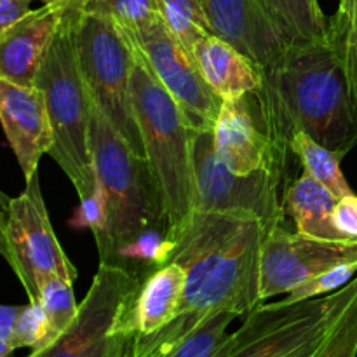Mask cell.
<instances>
[{
    "label": "cell",
    "instance_id": "6da1fadb",
    "mask_svg": "<svg viewBox=\"0 0 357 357\" xmlns=\"http://www.w3.org/2000/svg\"><path fill=\"white\" fill-rule=\"evenodd\" d=\"M267 232L257 218L195 211L171 260L187 271L180 309L162 330L136 338L135 357H167L209 317L246 316L260 305V255Z\"/></svg>",
    "mask_w": 357,
    "mask_h": 357
},
{
    "label": "cell",
    "instance_id": "7a4b0ae2",
    "mask_svg": "<svg viewBox=\"0 0 357 357\" xmlns=\"http://www.w3.org/2000/svg\"><path fill=\"white\" fill-rule=\"evenodd\" d=\"M261 72L253 93L258 119L286 159L289 142L305 132L344 159L357 146V94L331 35L324 42L286 49Z\"/></svg>",
    "mask_w": 357,
    "mask_h": 357
},
{
    "label": "cell",
    "instance_id": "3957f363",
    "mask_svg": "<svg viewBox=\"0 0 357 357\" xmlns=\"http://www.w3.org/2000/svg\"><path fill=\"white\" fill-rule=\"evenodd\" d=\"M131 93L145 157L162 197L169 232L178 239L195 211L192 128L181 107L157 80L136 44Z\"/></svg>",
    "mask_w": 357,
    "mask_h": 357
},
{
    "label": "cell",
    "instance_id": "277c9868",
    "mask_svg": "<svg viewBox=\"0 0 357 357\" xmlns=\"http://www.w3.org/2000/svg\"><path fill=\"white\" fill-rule=\"evenodd\" d=\"M84 7L70 9L40 66L35 87L42 91L54 131L49 155L70 178L79 199L87 197L96 185L91 153L89 96L77 52V17Z\"/></svg>",
    "mask_w": 357,
    "mask_h": 357
},
{
    "label": "cell",
    "instance_id": "5b68a950",
    "mask_svg": "<svg viewBox=\"0 0 357 357\" xmlns=\"http://www.w3.org/2000/svg\"><path fill=\"white\" fill-rule=\"evenodd\" d=\"M91 153L108 201L107 241L98 250L100 264H110L119 250L145 230L166 227L167 218L150 164L138 155L93 101Z\"/></svg>",
    "mask_w": 357,
    "mask_h": 357
},
{
    "label": "cell",
    "instance_id": "8992f818",
    "mask_svg": "<svg viewBox=\"0 0 357 357\" xmlns=\"http://www.w3.org/2000/svg\"><path fill=\"white\" fill-rule=\"evenodd\" d=\"M357 289V275L338 291L300 302L260 303L216 357H317Z\"/></svg>",
    "mask_w": 357,
    "mask_h": 357
},
{
    "label": "cell",
    "instance_id": "52a82bcc",
    "mask_svg": "<svg viewBox=\"0 0 357 357\" xmlns=\"http://www.w3.org/2000/svg\"><path fill=\"white\" fill-rule=\"evenodd\" d=\"M77 52L91 100L126 143L145 157L131 93L135 68L131 37L108 16L84 7L77 17Z\"/></svg>",
    "mask_w": 357,
    "mask_h": 357
},
{
    "label": "cell",
    "instance_id": "ba28073f",
    "mask_svg": "<svg viewBox=\"0 0 357 357\" xmlns=\"http://www.w3.org/2000/svg\"><path fill=\"white\" fill-rule=\"evenodd\" d=\"M142 282L117 265L100 264L72 326L51 347L26 357H135L132 305Z\"/></svg>",
    "mask_w": 357,
    "mask_h": 357
},
{
    "label": "cell",
    "instance_id": "9c48e42d",
    "mask_svg": "<svg viewBox=\"0 0 357 357\" xmlns=\"http://www.w3.org/2000/svg\"><path fill=\"white\" fill-rule=\"evenodd\" d=\"M0 251L30 302H38L42 286L49 279L75 281L79 275L51 225L38 173L26 180L17 197L2 194Z\"/></svg>",
    "mask_w": 357,
    "mask_h": 357
},
{
    "label": "cell",
    "instance_id": "30bf717a",
    "mask_svg": "<svg viewBox=\"0 0 357 357\" xmlns=\"http://www.w3.org/2000/svg\"><path fill=\"white\" fill-rule=\"evenodd\" d=\"M195 211L257 218L267 230L282 227L284 202L279 199L282 174L258 171L237 174L220 159L213 131L192 128ZM194 211V213H195Z\"/></svg>",
    "mask_w": 357,
    "mask_h": 357
},
{
    "label": "cell",
    "instance_id": "8fae6325",
    "mask_svg": "<svg viewBox=\"0 0 357 357\" xmlns=\"http://www.w3.org/2000/svg\"><path fill=\"white\" fill-rule=\"evenodd\" d=\"M164 89L176 100L194 129L213 131L223 100L206 82L194 56L181 45L162 20L128 33Z\"/></svg>",
    "mask_w": 357,
    "mask_h": 357
},
{
    "label": "cell",
    "instance_id": "7c38bea8",
    "mask_svg": "<svg viewBox=\"0 0 357 357\" xmlns=\"http://www.w3.org/2000/svg\"><path fill=\"white\" fill-rule=\"evenodd\" d=\"M357 261V241L317 239L282 227L267 232L260 255V300L291 293L342 264Z\"/></svg>",
    "mask_w": 357,
    "mask_h": 357
},
{
    "label": "cell",
    "instance_id": "4fadbf2b",
    "mask_svg": "<svg viewBox=\"0 0 357 357\" xmlns=\"http://www.w3.org/2000/svg\"><path fill=\"white\" fill-rule=\"evenodd\" d=\"M213 138L216 153L234 173L272 171L284 176L286 159L265 132L251 94L223 101Z\"/></svg>",
    "mask_w": 357,
    "mask_h": 357
},
{
    "label": "cell",
    "instance_id": "5bb4252c",
    "mask_svg": "<svg viewBox=\"0 0 357 357\" xmlns=\"http://www.w3.org/2000/svg\"><path fill=\"white\" fill-rule=\"evenodd\" d=\"M0 121L24 180H30L38 173L42 155L51 152L54 145V131L42 91L0 79Z\"/></svg>",
    "mask_w": 357,
    "mask_h": 357
},
{
    "label": "cell",
    "instance_id": "9a60e30c",
    "mask_svg": "<svg viewBox=\"0 0 357 357\" xmlns=\"http://www.w3.org/2000/svg\"><path fill=\"white\" fill-rule=\"evenodd\" d=\"M211 33L265 68L284 54L286 47L265 14L260 0H202Z\"/></svg>",
    "mask_w": 357,
    "mask_h": 357
},
{
    "label": "cell",
    "instance_id": "2e32d148",
    "mask_svg": "<svg viewBox=\"0 0 357 357\" xmlns=\"http://www.w3.org/2000/svg\"><path fill=\"white\" fill-rule=\"evenodd\" d=\"M70 9L72 7L42 6L0 33V79L33 87L42 63Z\"/></svg>",
    "mask_w": 357,
    "mask_h": 357
},
{
    "label": "cell",
    "instance_id": "e0dca14e",
    "mask_svg": "<svg viewBox=\"0 0 357 357\" xmlns=\"http://www.w3.org/2000/svg\"><path fill=\"white\" fill-rule=\"evenodd\" d=\"M194 59L206 82L223 101L237 100L260 89V68L216 35H206L195 45Z\"/></svg>",
    "mask_w": 357,
    "mask_h": 357
},
{
    "label": "cell",
    "instance_id": "ac0fdd59",
    "mask_svg": "<svg viewBox=\"0 0 357 357\" xmlns=\"http://www.w3.org/2000/svg\"><path fill=\"white\" fill-rule=\"evenodd\" d=\"M185 282L187 271L176 261L164 265L143 279L132 305V324L138 337L157 333L176 317Z\"/></svg>",
    "mask_w": 357,
    "mask_h": 357
},
{
    "label": "cell",
    "instance_id": "d6986e66",
    "mask_svg": "<svg viewBox=\"0 0 357 357\" xmlns=\"http://www.w3.org/2000/svg\"><path fill=\"white\" fill-rule=\"evenodd\" d=\"M337 201L338 199L324 185L305 171L286 188L282 197L284 211L295 222L296 232L328 241L342 239L333 223Z\"/></svg>",
    "mask_w": 357,
    "mask_h": 357
},
{
    "label": "cell",
    "instance_id": "ffe728a7",
    "mask_svg": "<svg viewBox=\"0 0 357 357\" xmlns=\"http://www.w3.org/2000/svg\"><path fill=\"white\" fill-rule=\"evenodd\" d=\"M260 3L286 49L330 38V17L324 16L317 0H260Z\"/></svg>",
    "mask_w": 357,
    "mask_h": 357
},
{
    "label": "cell",
    "instance_id": "44dd1931",
    "mask_svg": "<svg viewBox=\"0 0 357 357\" xmlns=\"http://www.w3.org/2000/svg\"><path fill=\"white\" fill-rule=\"evenodd\" d=\"M176 246L178 241L171 236L169 229L157 227L145 230L138 237L126 243L107 265H117L136 278L145 279L152 272L171 264Z\"/></svg>",
    "mask_w": 357,
    "mask_h": 357
},
{
    "label": "cell",
    "instance_id": "7402d4cb",
    "mask_svg": "<svg viewBox=\"0 0 357 357\" xmlns=\"http://www.w3.org/2000/svg\"><path fill=\"white\" fill-rule=\"evenodd\" d=\"M289 152L298 157L305 173L316 178L337 199L354 194L340 169L342 157L317 143L309 135L296 132L289 142Z\"/></svg>",
    "mask_w": 357,
    "mask_h": 357
},
{
    "label": "cell",
    "instance_id": "603a6c76",
    "mask_svg": "<svg viewBox=\"0 0 357 357\" xmlns=\"http://www.w3.org/2000/svg\"><path fill=\"white\" fill-rule=\"evenodd\" d=\"M160 16L171 33L194 56V49L206 35H211L202 0H157Z\"/></svg>",
    "mask_w": 357,
    "mask_h": 357
},
{
    "label": "cell",
    "instance_id": "cb8c5ba5",
    "mask_svg": "<svg viewBox=\"0 0 357 357\" xmlns=\"http://www.w3.org/2000/svg\"><path fill=\"white\" fill-rule=\"evenodd\" d=\"M38 303L44 309L49 323V333L54 344L73 324L79 314L80 303L75 302L73 281L65 278H52L42 286Z\"/></svg>",
    "mask_w": 357,
    "mask_h": 357
},
{
    "label": "cell",
    "instance_id": "d4e9b609",
    "mask_svg": "<svg viewBox=\"0 0 357 357\" xmlns=\"http://www.w3.org/2000/svg\"><path fill=\"white\" fill-rule=\"evenodd\" d=\"M86 7L108 16L126 33H136L162 20L157 0H89Z\"/></svg>",
    "mask_w": 357,
    "mask_h": 357
},
{
    "label": "cell",
    "instance_id": "484cf974",
    "mask_svg": "<svg viewBox=\"0 0 357 357\" xmlns=\"http://www.w3.org/2000/svg\"><path fill=\"white\" fill-rule=\"evenodd\" d=\"M236 317L232 312H220L209 317L167 357H216L229 340L230 333L227 330Z\"/></svg>",
    "mask_w": 357,
    "mask_h": 357
},
{
    "label": "cell",
    "instance_id": "4316f807",
    "mask_svg": "<svg viewBox=\"0 0 357 357\" xmlns=\"http://www.w3.org/2000/svg\"><path fill=\"white\" fill-rule=\"evenodd\" d=\"M330 28L357 94V0H345L338 6L337 14L330 17Z\"/></svg>",
    "mask_w": 357,
    "mask_h": 357
},
{
    "label": "cell",
    "instance_id": "83f0119b",
    "mask_svg": "<svg viewBox=\"0 0 357 357\" xmlns=\"http://www.w3.org/2000/svg\"><path fill=\"white\" fill-rule=\"evenodd\" d=\"M51 333L44 309L38 302L24 303L14 324L13 347L14 351L23 347H30L31 352H40L51 347Z\"/></svg>",
    "mask_w": 357,
    "mask_h": 357
},
{
    "label": "cell",
    "instance_id": "f1b7e54d",
    "mask_svg": "<svg viewBox=\"0 0 357 357\" xmlns=\"http://www.w3.org/2000/svg\"><path fill=\"white\" fill-rule=\"evenodd\" d=\"M70 225L73 229H89L93 232L96 246L100 250L107 241L108 230V201L105 194L103 185L96 178L94 190L87 197L80 199V204L77 208L75 215L70 220Z\"/></svg>",
    "mask_w": 357,
    "mask_h": 357
},
{
    "label": "cell",
    "instance_id": "f546056e",
    "mask_svg": "<svg viewBox=\"0 0 357 357\" xmlns=\"http://www.w3.org/2000/svg\"><path fill=\"white\" fill-rule=\"evenodd\" d=\"M317 357H357V289L335 321Z\"/></svg>",
    "mask_w": 357,
    "mask_h": 357
},
{
    "label": "cell",
    "instance_id": "4dcf8cb0",
    "mask_svg": "<svg viewBox=\"0 0 357 357\" xmlns=\"http://www.w3.org/2000/svg\"><path fill=\"white\" fill-rule=\"evenodd\" d=\"M357 275V261H351V264H342L337 267L330 268V271L323 272L321 275H316L310 281L303 282L298 288L293 289L288 293L286 302H300V300H309L317 298V296L330 295V293L338 291L344 286H347Z\"/></svg>",
    "mask_w": 357,
    "mask_h": 357
},
{
    "label": "cell",
    "instance_id": "1f68e13d",
    "mask_svg": "<svg viewBox=\"0 0 357 357\" xmlns=\"http://www.w3.org/2000/svg\"><path fill=\"white\" fill-rule=\"evenodd\" d=\"M333 223L342 239L357 241V195L338 199L333 211Z\"/></svg>",
    "mask_w": 357,
    "mask_h": 357
},
{
    "label": "cell",
    "instance_id": "d6a6232c",
    "mask_svg": "<svg viewBox=\"0 0 357 357\" xmlns=\"http://www.w3.org/2000/svg\"><path fill=\"white\" fill-rule=\"evenodd\" d=\"M21 309L23 305H2L0 309V357H10L14 354V324Z\"/></svg>",
    "mask_w": 357,
    "mask_h": 357
},
{
    "label": "cell",
    "instance_id": "836d02e7",
    "mask_svg": "<svg viewBox=\"0 0 357 357\" xmlns=\"http://www.w3.org/2000/svg\"><path fill=\"white\" fill-rule=\"evenodd\" d=\"M33 0H0V33L33 13Z\"/></svg>",
    "mask_w": 357,
    "mask_h": 357
},
{
    "label": "cell",
    "instance_id": "e575fe53",
    "mask_svg": "<svg viewBox=\"0 0 357 357\" xmlns=\"http://www.w3.org/2000/svg\"><path fill=\"white\" fill-rule=\"evenodd\" d=\"M42 6H65V7H86L89 0H40Z\"/></svg>",
    "mask_w": 357,
    "mask_h": 357
},
{
    "label": "cell",
    "instance_id": "d590c367",
    "mask_svg": "<svg viewBox=\"0 0 357 357\" xmlns=\"http://www.w3.org/2000/svg\"><path fill=\"white\" fill-rule=\"evenodd\" d=\"M345 2V0H340V3H344Z\"/></svg>",
    "mask_w": 357,
    "mask_h": 357
}]
</instances>
